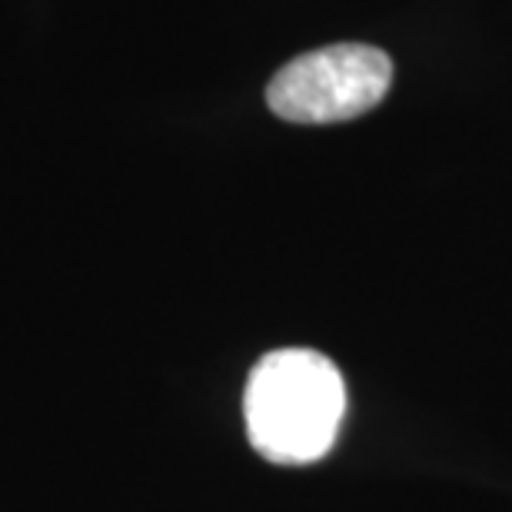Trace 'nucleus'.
<instances>
[{
    "label": "nucleus",
    "instance_id": "nucleus-2",
    "mask_svg": "<svg viewBox=\"0 0 512 512\" xmlns=\"http://www.w3.org/2000/svg\"><path fill=\"white\" fill-rule=\"evenodd\" d=\"M393 60L370 44H333L293 57L266 87V104L290 124H343L389 94Z\"/></svg>",
    "mask_w": 512,
    "mask_h": 512
},
{
    "label": "nucleus",
    "instance_id": "nucleus-1",
    "mask_svg": "<svg viewBox=\"0 0 512 512\" xmlns=\"http://www.w3.org/2000/svg\"><path fill=\"white\" fill-rule=\"evenodd\" d=\"M346 383L330 356L316 350H273L253 366L243 419L250 446L270 463L306 466L323 459L340 436Z\"/></svg>",
    "mask_w": 512,
    "mask_h": 512
}]
</instances>
